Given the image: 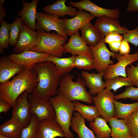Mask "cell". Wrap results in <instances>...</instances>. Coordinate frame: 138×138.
Returning a JSON list of instances; mask_svg holds the SVG:
<instances>
[{
  "label": "cell",
  "mask_w": 138,
  "mask_h": 138,
  "mask_svg": "<svg viewBox=\"0 0 138 138\" xmlns=\"http://www.w3.org/2000/svg\"><path fill=\"white\" fill-rule=\"evenodd\" d=\"M37 74L38 82L32 94L41 99L50 100L57 94L59 81L64 74L56 69L49 61L38 63L32 68Z\"/></svg>",
  "instance_id": "1"
},
{
  "label": "cell",
  "mask_w": 138,
  "mask_h": 138,
  "mask_svg": "<svg viewBox=\"0 0 138 138\" xmlns=\"http://www.w3.org/2000/svg\"><path fill=\"white\" fill-rule=\"evenodd\" d=\"M38 82L37 74L32 68H25L10 81L0 84V99L13 106L24 91L32 94Z\"/></svg>",
  "instance_id": "2"
},
{
  "label": "cell",
  "mask_w": 138,
  "mask_h": 138,
  "mask_svg": "<svg viewBox=\"0 0 138 138\" xmlns=\"http://www.w3.org/2000/svg\"><path fill=\"white\" fill-rule=\"evenodd\" d=\"M73 78V75L68 73L62 76L59 81L57 94L62 95L71 101L79 100L92 103V97L86 90L85 80L78 77L74 82Z\"/></svg>",
  "instance_id": "3"
},
{
  "label": "cell",
  "mask_w": 138,
  "mask_h": 138,
  "mask_svg": "<svg viewBox=\"0 0 138 138\" xmlns=\"http://www.w3.org/2000/svg\"><path fill=\"white\" fill-rule=\"evenodd\" d=\"M50 101L55 111V120L62 128L65 137L73 138V134L70 129L73 114L75 110L73 102L59 94L52 97Z\"/></svg>",
  "instance_id": "4"
},
{
  "label": "cell",
  "mask_w": 138,
  "mask_h": 138,
  "mask_svg": "<svg viewBox=\"0 0 138 138\" xmlns=\"http://www.w3.org/2000/svg\"><path fill=\"white\" fill-rule=\"evenodd\" d=\"M37 32L38 36L37 43L30 50L61 57L64 52L63 45L67 40L55 32L50 33L42 30Z\"/></svg>",
  "instance_id": "5"
},
{
  "label": "cell",
  "mask_w": 138,
  "mask_h": 138,
  "mask_svg": "<svg viewBox=\"0 0 138 138\" xmlns=\"http://www.w3.org/2000/svg\"><path fill=\"white\" fill-rule=\"evenodd\" d=\"M36 29L37 30H44L49 33L51 31L54 30L60 36L67 39L64 19H60L53 15L38 12Z\"/></svg>",
  "instance_id": "6"
},
{
  "label": "cell",
  "mask_w": 138,
  "mask_h": 138,
  "mask_svg": "<svg viewBox=\"0 0 138 138\" xmlns=\"http://www.w3.org/2000/svg\"><path fill=\"white\" fill-rule=\"evenodd\" d=\"M114 96L111 90L106 88L92 97V101L101 115L107 122L110 119L115 117Z\"/></svg>",
  "instance_id": "7"
},
{
  "label": "cell",
  "mask_w": 138,
  "mask_h": 138,
  "mask_svg": "<svg viewBox=\"0 0 138 138\" xmlns=\"http://www.w3.org/2000/svg\"><path fill=\"white\" fill-rule=\"evenodd\" d=\"M102 38L96 45H88L94 58L95 68L98 73H105L110 65L113 64L114 61L110 60L114 52L110 51L106 47Z\"/></svg>",
  "instance_id": "8"
},
{
  "label": "cell",
  "mask_w": 138,
  "mask_h": 138,
  "mask_svg": "<svg viewBox=\"0 0 138 138\" xmlns=\"http://www.w3.org/2000/svg\"><path fill=\"white\" fill-rule=\"evenodd\" d=\"M112 57L117 59L118 62L114 64L110 65L105 72L103 78L106 80L118 76L127 77L126 68L128 65L138 61V52L126 55L114 52Z\"/></svg>",
  "instance_id": "9"
},
{
  "label": "cell",
  "mask_w": 138,
  "mask_h": 138,
  "mask_svg": "<svg viewBox=\"0 0 138 138\" xmlns=\"http://www.w3.org/2000/svg\"><path fill=\"white\" fill-rule=\"evenodd\" d=\"M28 98L31 106L32 114H35L39 121L44 120H54L55 111L50 100L39 98L32 94H29Z\"/></svg>",
  "instance_id": "10"
},
{
  "label": "cell",
  "mask_w": 138,
  "mask_h": 138,
  "mask_svg": "<svg viewBox=\"0 0 138 138\" xmlns=\"http://www.w3.org/2000/svg\"><path fill=\"white\" fill-rule=\"evenodd\" d=\"M29 94L27 91L23 92L17 98L12 107V116L15 117L24 127L29 124L33 115L28 98Z\"/></svg>",
  "instance_id": "11"
},
{
  "label": "cell",
  "mask_w": 138,
  "mask_h": 138,
  "mask_svg": "<svg viewBox=\"0 0 138 138\" xmlns=\"http://www.w3.org/2000/svg\"><path fill=\"white\" fill-rule=\"evenodd\" d=\"M68 4L72 6L88 12L95 17L98 18L107 16L118 19L120 12L117 8L109 9L100 7L90 0H82L79 2H68Z\"/></svg>",
  "instance_id": "12"
},
{
  "label": "cell",
  "mask_w": 138,
  "mask_h": 138,
  "mask_svg": "<svg viewBox=\"0 0 138 138\" xmlns=\"http://www.w3.org/2000/svg\"><path fill=\"white\" fill-rule=\"evenodd\" d=\"M38 37L37 31L23 23L18 40L14 46V52L19 54L30 50L37 44Z\"/></svg>",
  "instance_id": "13"
},
{
  "label": "cell",
  "mask_w": 138,
  "mask_h": 138,
  "mask_svg": "<svg viewBox=\"0 0 138 138\" xmlns=\"http://www.w3.org/2000/svg\"><path fill=\"white\" fill-rule=\"evenodd\" d=\"M50 55L30 50L16 54L13 52L8 56L11 60L23 66L24 68H32L37 63L45 61Z\"/></svg>",
  "instance_id": "14"
},
{
  "label": "cell",
  "mask_w": 138,
  "mask_h": 138,
  "mask_svg": "<svg viewBox=\"0 0 138 138\" xmlns=\"http://www.w3.org/2000/svg\"><path fill=\"white\" fill-rule=\"evenodd\" d=\"M64 52L71 54L72 55H82L94 60L88 46L83 40L79 31L72 35L68 41L63 45Z\"/></svg>",
  "instance_id": "15"
},
{
  "label": "cell",
  "mask_w": 138,
  "mask_h": 138,
  "mask_svg": "<svg viewBox=\"0 0 138 138\" xmlns=\"http://www.w3.org/2000/svg\"><path fill=\"white\" fill-rule=\"evenodd\" d=\"M94 25L100 32L103 37L112 32L123 34L129 30L124 27L121 26L118 19L107 16L98 18Z\"/></svg>",
  "instance_id": "16"
},
{
  "label": "cell",
  "mask_w": 138,
  "mask_h": 138,
  "mask_svg": "<svg viewBox=\"0 0 138 138\" xmlns=\"http://www.w3.org/2000/svg\"><path fill=\"white\" fill-rule=\"evenodd\" d=\"M65 137L61 126L54 120L40 121L34 138H55Z\"/></svg>",
  "instance_id": "17"
},
{
  "label": "cell",
  "mask_w": 138,
  "mask_h": 138,
  "mask_svg": "<svg viewBox=\"0 0 138 138\" xmlns=\"http://www.w3.org/2000/svg\"><path fill=\"white\" fill-rule=\"evenodd\" d=\"M91 14L79 9L77 14L73 18H64L65 26L67 36H71L95 18Z\"/></svg>",
  "instance_id": "18"
},
{
  "label": "cell",
  "mask_w": 138,
  "mask_h": 138,
  "mask_svg": "<svg viewBox=\"0 0 138 138\" xmlns=\"http://www.w3.org/2000/svg\"><path fill=\"white\" fill-rule=\"evenodd\" d=\"M24 68L10 59L8 56H2L0 60V83L9 81L14 75L22 71Z\"/></svg>",
  "instance_id": "19"
},
{
  "label": "cell",
  "mask_w": 138,
  "mask_h": 138,
  "mask_svg": "<svg viewBox=\"0 0 138 138\" xmlns=\"http://www.w3.org/2000/svg\"><path fill=\"white\" fill-rule=\"evenodd\" d=\"M38 0H33L30 3L22 1V8L18 12V14L22 19L23 23L27 26L35 30L38 12L37 8Z\"/></svg>",
  "instance_id": "20"
},
{
  "label": "cell",
  "mask_w": 138,
  "mask_h": 138,
  "mask_svg": "<svg viewBox=\"0 0 138 138\" xmlns=\"http://www.w3.org/2000/svg\"><path fill=\"white\" fill-rule=\"evenodd\" d=\"M104 74L105 73H90L84 71L82 72L81 76L84 79L86 85L89 88L88 93L90 95H96L105 88V81L102 80Z\"/></svg>",
  "instance_id": "21"
},
{
  "label": "cell",
  "mask_w": 138,
  "mask_h": 138,
  "mask_svg": "<svg viewBox=\"0 0 138 138\" xmlns=\"http://www.w3.org/2000/svg\"><path fill=\"white\" fill-rule=\"evenodd\" d=\"M66 0H58L52 4L45 7L43 11L46 13L59 17L65 15L74 17L78 14L76 8L67 6L65 4Z\"/></svg>",
  "instance_id": "22"
},
{
  "label": "cell",
  "mask_w": 138,
  "mask_h": 138,
  "mask_svg": "<svg viewBox=\"0 0 138 138\" xmlns=\"http://www.w3.org/2000/svg\"><path fill=\"white\" fill-rule=\"evenodd\" d=\"M108 122L111 128V138H133L124 119L114 117Z\"/></svg>",
  "instance_id": "23"
},
{
  "label": "cell",
  "mask_w": 138,
  "mask_h": 138,
  "mask_svg": "<svg viewBox=\"0 0 138 138\" xmlns=\"http://www.w3.org/2000/svg\"><path fill=\"white\" fill-rule=\"evenodd\" d=\"M71 126L79 138H96L93 132L86 125L85 119L77 112H74Z\"/></svg>",
  "instance_id": "24"
},
{
  "label": "cell",
  "mask_w": 138,
  "mask_h": 138,
  "mask_svg": "<svg viewBox=\"0 0 138 138\" xmlns=\"http://www.w3.org/2000/svg\"><path fill=\"white\" fill-rule=\"evenodd\" d=\"M24 127L15 117L4 122L0 126V134L11 138H20Z\"/></svg>",
  "instance_id": "25"
},
{
  "label": "cell",
  "mask_w": 138,
  "mask_h": 138,
  "mask_svg": "<svg viewBox=\"0 0 138 138\" xmlns=\"http://www.w3.org/2000/svg\"><path fill=\"white\" fill-rule=\"evenodd\" d=\"M81 37L87 44L92 46L97 45L103 37L99 30L90 22L80 29Z\"/></svg>",
  "instance_id": "26"
},
{
  "label": "cell",
  "mask_w": 138,
  "mask_h": 138,
  "mask_svg": "<svg viewBox=\"0 0 138 138\" xmlns=\"http://www.w3.org/2000/svg\"><path fill=\"white\" fill-rule=\"evenodd\" d=\"M75 57L76 56L73 55L65 58L50 55L46 59L45 61L53 63L56 70L65 74L70 72L75 67L74 62Z\"/></svg>",
  "instance_id": "27"
},
{
  "label": "cell",
  "mask_w": 138,
  "mask_h": 138,
  "mask_svg": "<svg viewBox=\"0 0 138 138\" xmlns=\"http://www.w3.org/2000/svg\"><path fill=\"white\" fill-rule=\"evenodd\" d=\"M73 103L75 110L90 122L94 121L97 117L101 116L95 106L83 104L78 101H74Z\"/></svg>",
  "instance_id": "28"
},
{
  "label": "cell",
  "mask_w": 138,
  "mask_h": 138,
  "mask_svg": "<svg viewBox=\"0 0 138 138\" xmlns=\"http://www.w3.org/2000/svg\"><path fill=\"white\" fill-rule=\"evenodd\" d=\"M106 120L100 116L90 122L89 126L96 135V138H111V129Z\"/></svg>",
  "instance_id": "29"
},
{
  "label": "cell",
  "mask_w": 138,
  "mask_h": 138,
  "mask_svg": "<svg viewBox=\"0 0 138 138\" xmlns=\"http://www.w3.org/2000/svg\"><path fill=\"white\" fill-rule=\"evenodd\" d=\"M116 107L115 117L117 119H124L138 109V102L126 104L114 100Z\"/></svg>",
  "instance_id": "30"
},
{
  "label": "cell",
  "mask_w": 138,
  "mask_h": 138,
  "mask_svg": "<svg viewBox=\"0 0 138 138\" xmlns=\"http://www.w3.org/2000/svg\"><path fill=\"white\" fill-rule=\"evenodd\" d=\"M133 85V84L127 77L121 76H117L106 80L105 83V88L109 90L112 89L114 92L123 86Z\"/></svg>",
  "instance_id": "31"
},
{
  "label": "cell",
  "mask_w": 138,
  "mask_h": 138,
  "mask_svg": "<svg viewBox=\"0 0 138 138\" xmlns=\"http://www.w3.org/2000/svg\"><path fill=\"white\" fill-rule=\"evenodd\" d=\"M0 27V52L3 53L4 49H7L9 45V29L10 24L4 20L1 22Z\"/></svg>",
  "instance_id": "32"
},
{
  "label": "cell",
  "mask_w": 138,
  "mask_h": 138,
  "mask_svg": "<svg viewBox=\"0 0 138 138\" xmlns=\"http://www.w3.org/2000/svg\"><path fill=\"white\" fill-rule=\"evenodd\" d=\"M23 23L21 18L16 17L10 25L9 43L12 47L14 46L17 42Z\"/></svg>",
  "instance_id": "33"
},
{
  "label": "cell",
  "mask_w": 138,
  "mask_h": 138,
  "mask_svg": "<svg viewBox=\"0 0 138 138\" xmlns=\"http://www.w3.org/2000/svg\"><path fill=\"white\" fill-rule=\"evenodd\" d=\"M39 121L36 116L33 114L29 124L22 129L20 138H34Z\"/></svg>",
  "instance_id": "34"
},
{
  "label": "cell",
  "mask_w": 138,
  "mask_h": 138,
  "mask_svg": "<svg viewBox=\"0 0 138 138\" xmlns=\"http://www.w3.org/2000/svg\"><path fill=\"white\" fill-rule=\"evenodd\" d=\"M74 66L80 69L90 70L95 68L94 60L82 55L76 56Z\"/></svg>",
  "instance_id": "35"
},
{
  "label": "cell",
  "mask_w": 138,
  "mask_h": 138,
  "mask_svg": "<svg viewBox=\"0 0 138 138\" xmlns=\"http://www.w3.org/2000/svg\"><path fill=\"white\" fill-rule=\"evenodd\" d=\"M133 138H138V109L124 119Z\"/></svg>",
  "instance_id": "36"
},
{
  "label": "cell",
  "mask_w": 138,
  "mask_h": 138,
  "mask_svg": "<svg viewBox=\"0 0 138 138\" xmlns=\"http://www.w3.org/2000/svg\"><path fill=\"white\" fill-rule=\"evenodd\" d=\"M128 98L132 100H138V87L133 86L127 87L123 92L114 96V99L116 100Z\"/></svg>",
  "instance_id": "37"
},
{
  "label": "cell",
  "mask_w": 138,
  "mask_h": 138,
  "mask_svg": "<svg viewBox=\"0 0 138 138\" xmlns=\"http://www.w3.org/2000/svg\"><path fill=\"white\" fill-rule=\"evenodd\" d=\"M128 66L126 69L127 77L136 87H138V63L134 66L132 64Z\"/></svg>",
  "instance_id": "38"
},
{
  "label": "cell",
  "mask_w": 138,
  "mask_h": 138,
  "mask_svg": "<svg viewBox=\"0 0 138 138\" xmlns=\"http://www.w3.org/2000/svg\"><path fill=\"white\" fill-rule=\"evenodd\" d=\"M122 37L129 43L138 46V27L133 30H128Z\"/></svg>",
  "instance_id": "39"
},
{
  "label": "cell",
  "mask_w": 138,
  "mask_h": 138,
  "mask_svg": "<svg viewBox=\"0 0 138 138\" xmlns=\"http://www.w3.org/2000/svg\"><path fill=\"white\" fill-rule=\"evenodd\" d=\"M123 38L122 36L116 32H112L104 37L105 43L109 44L116 41H121Z\"/></svg>",
  "instance_id": "40"
},
{
  "label": "cell",
  "mask_w": 138,
  "mask_h": 138,
  "mask_svg": "<svg viewBox=\"0 0 138 138\" xmlns=\"http://www.w3.org/2000/svg\"><path fill=\"white\" fill-rule=\"evenodd\" d=\"M119 54L123 55H126L129 54L130 51V48L129 42L125 39L121 41L119 50Z\"/></svg>",
  "instance_id": "41"
},
{
  "label": "cell",
  "mask_w": 138,
  "mask_h": 138,
  "mask_svg": "<svg viewBox=\"0 0 138 138\" xmlns=\"http://www.w3.org/2000/svg\"><path fill=\"white\" fill-rule=\"evenodd\" d=\"M126 10L130 12H138V0H129Z\"/></svg>",
  "instance_id": "42"
},
{
  "label": "cell",
  "mask_w": 138,
  "mask_h": 138,
  "mask_svg": "<svg viewBox=\"0 0 138 138\" xmlns=\"http://www.w3.org/2000/svg\"><path fill=\"white\" fill-rule=\"evenodd\" d=\"M11 106L4 100L0 99V113H7L9 110Z\"/></svg>",
  "instance_id": "43"
},
{
  "label": "cell",
  "mask_w": 138,
  "mask_h": 138,
  "mask_svg": "<svg viewBox=\"0 0 138 138\" xmlns=\"http://www.w3.org/2000/svg\"><path fill=\"white\" fill-rule=\"evenodd\" d=\"M121 41H114L108 44L110 49L113 52H117L119 51Z\"/></svg>",
  "instance_id": "44"
},
{
  "label": "cell",
  "mask_w": 138,
  "mask_h": 138,
  "mask_svg": "<svg viewBox=\"0 0 138 138\" xmlns=\"http://www.w3.org/2000/svg\"><path fill=\"white\" fill-rule=\"evenodd\" d=\"M5 0H0V22L3 20V18L6 16V13L3 6Z\"/></svg>",
  "instance_id": "45"
},
{
  "label": "cell",
  "mask_w": 138,
  "mask_h": 138,
  "mask_svg": "<svg viewBox=\"0 0 138 138\" xmlns=\"http://www.w3.org/2000/svg\"><path fill=\"white\" fill-rule=\"evenodd\" d=\"M0 138H11L4 135L0 134Z\"/></svg>",
  "instance_id": "46"
},
{
  "label": "cell",
  "mask_w": 138,
  "mask_h": 138,
  "mask_svg": "<svg viewBox=\"0 0 138 138\" xmlns=\"http://www.w3.org/2000/svg\"><path fill=\"white\" fill-rule=\"evenodd\" d=\"M79 138V137H78V138Z\"/></svg>",
  "instance_id": "47"
},
{
  "label": "cell",
  "mask_w": 138,
  "mask_h": 138,
  "mask_svg": "<svg viewBox=\"0 0 138 138\" xmlns=\"http://www.w3.org/2000/svg\"></svg>",
  "instance_id": "48"
}]
</instances>
